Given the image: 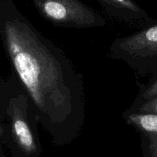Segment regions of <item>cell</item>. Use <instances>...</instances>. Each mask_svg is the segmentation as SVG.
<instances>
[{"instance_id":"52a82bcc","label":"cell","mask_w":157,"mask_h":157,"mask_svg":"<svg viewBox=\"0 0 157 157\" xmlns=\"http://www.w3.org/2000/svg\"><path fill=\"white\" fill-rule=\"evenodd\" d=\"M157 96V75L152 78L147 84H142L140 87L139 92L132 103L130 107H135L142 103L152 99Z\"/></svg>"},{"instance_id":"7a4b0ae2","label":"cell","mask_w":157,"mask_h":157,"mask_svg":"<svg viewBox=\"0 0 157 157\" xmlns=\"http://www.w3.org/2000/svg\"><path fill=\"white\" fill-rule=\"evenodd\" d=\"M38 123L29 95L11 70L0 80V139L12 157H41Z\"/></svg>"},{"instance_id":"8992f818","label":"cell","mask_w":157,"mask_h":157,"mask_svg":"<svg viewBox=\"0 0 157 157\" xmlns=\"http://www.w3.org/2000/svg\"><path fill=\"white\" fill-rule=\"evenodd\" d=\"M127 124L137 130L140 135L157 136V114L132 110L127 108L122 113Z\"/></svg>"},{"instance_id":"9c48e42d","label":"cell","mask_w":157,"mask_h":157,"mask_svg":"<svg viewBox=\"0 0 157 157\" xmlns=\"http://www.w3.org/2000/svg\"><path fill=\"white\" fill-rule=\"evenodd\" d=\"M132 110L142 112V113H152L157 114V96L148 100L135 107H129Z\"/></svg>"},{"instance_id":"6da1fadb","label":"cell","mask_w":157,"mask_h":157,"mask_svg":"<svg viewBox=\"0 0 157 157\" xmlns=\"http://www.w3.org/2000/svg\"><path fill=\"white\" fill-rule=\"evenodd\" d=\"M0 38L11 70L52 143L64 147L75 140L86 118L83 75L63 49L22 15L13 0H0Z\"/></svg>"},{"instance_id":"5b68a950","label":"cell","mask_w":157,"mask_h":157,"mask_svg":"<svg viewBox=\"0 0 157 157\" xmlns=\"http://www.w3.org/2000/svg\"><path fill=\"white\" fill-rule=\"evenodd\" d=\"M106 13L120 22L130 25H146L153 22L147 11L134 0H97Z\"/></svg>"},{"instance_id":"ba28073f","label":"cell","mask_w":157,"mask_h":157,"mask_svg":"<svg viewBox=\"0 0 157 157\" xmlns=\"http://www.w3.org/2000/svg\"><path fill=\"white\" fill-rule=\"evenodd\" d=\"M141 145L145 157H157V136L140 135Z\"/></svg>"},{"instance_id":"3957f363","label":"cell","mask_w":157,"mask_h":157,"mask_svg":"<svg viewBox=\"0 0 157 157\" xmlns=\"http://www.w3.org/2000/svg\"><path fill=\"white\" fill-rule=\"evenodd\" d=\"M109 57L125 62L140 77L157 75V22L153 21L110 44Z\"/></svg>"},{"instance_id":"277c9868","label":"cell","mask_w":157,"mask_h":157,"mask_svg":"<svg viewBox=\"0 0 157 157\" xmlns=\"http://www.w3.org/2000/svg\"><path fill=\"white\" fill-rule=\"evenodd\" d=\"M40 15L54 26L94 29L107 25V20L81 0H32Z\"/></svg>"}]
</instances>
